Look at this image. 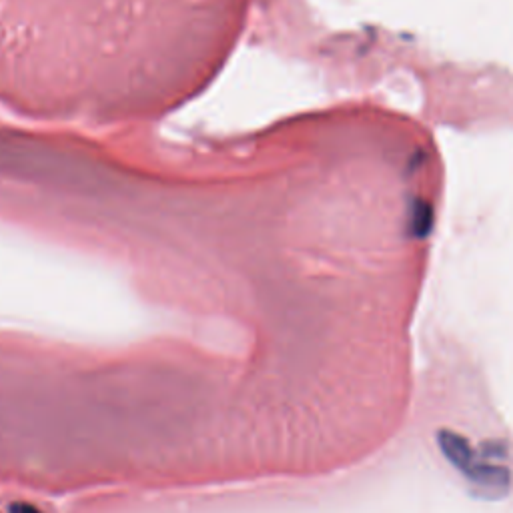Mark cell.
Returning a JSON list of instances; mask_svg holds the SVG:
<instances>
[{
  "label": "cell",
  "mask_w": 513,
  "mask_h": 513,
  "mask_svg": "<svg viewBox=\"0 0 513 513\" xmlns=\"http://www.w3.org/2000/svg\"><path fill=\"white\" fill-rule=\"evenodd\" d=\"M13 513H43V511H39L37 507L29 505V503H15Z\"/></svg>",
  "instance_id": "6da1fadb"
}]
</instances>
